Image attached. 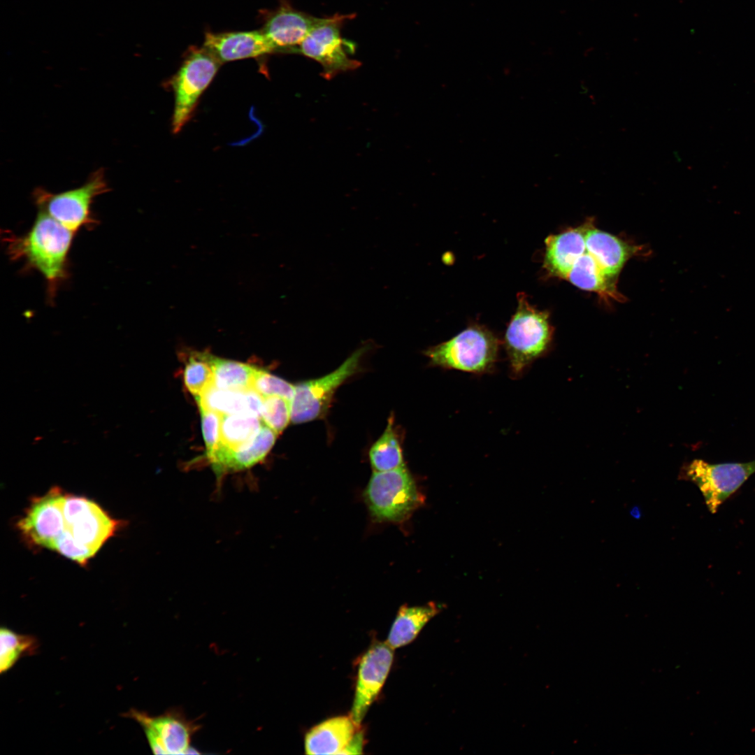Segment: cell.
I'll list each match as a JSON object with an SVG mask.
<instances>
[{"label":"cell","instance_id":"6da1fadb","mask_svg":"<svg viewBox=\"0 0 755 755\" xmlns=\"http://www.w3.org/2000/svg\"><path fill=\"white\" fill-rule=\"evenodd\" d=\"M75 232L38 210L34 224L24 235L6 238V250L14 260H23L29 268L45 278L51 297L67 276L68 254Z\"/></svg>","mask_w":755,"mask_h":755},{"label":"cell","instance_id":"7a4b0ae2","mask_svg":"<svg viewBox=\"0 0 755 755\" xmlns=\"http://www.w3.org/2000/svg\"><path fill=\"white\" fill-rule=\"evenodd\" d=\"M499 341L484 326H468L452 338L428 348L430 363L446 369L483 373L494 367L498 359Z\"/></svg>","mask_w":755,"mask_h":755},{"label":"cell","instance_id":"3957f363","mask_svg":"<svg viewBox=\"0 0 755 755\" xmlns=\"http://www.w3.org/2000/svg\"><path fill=\"white\" fill-rule=\"evenodd\" d=\"M518 301L504 339L510 367L515 375L546 352L552 338L548 314L532 307L522 294Z\"/></svg>","mask_w":755,"mask_h":755},{"label":"cell","instance_id":"277c9868","mask_svg":"<svg viewBox=\"0 0 755 755\" xmlns=\"http://www.w3.org/2000/svg\"><path fill=\"white\" fill-rule=\"evenodd\" d=\"M364 498L375 520L396 523L408 519L422 499L405 466L374 471L364 491Z\"/></svg>","mask_w":755,"mask_h":755},{"label":"cell","instance_id":"5b68a950","mask_svg":"<svg viewBox=\"0 0 755 755\" xmlns=\"http://www.w3.org/2000/svg\"><path fill=\"white\" fill-rule=\"evenodd\" d=\"M355 14H338L322 17L306 36L296 50L318 62L322 67V76L331 79L338 73L357 69L359 61L352 59L356 45L343 38L341 29L344 23Z\"/></svg>","mask_w":755,"mask_h":755},{"label":"cell","instance_id":"8992f818","mask_svg":"<svg viewBox=\"0 0 755 755\" xmlns=\"http://www.w3.org/2000/svg\"><path fill=\"white\" fill-rule=\"evenodd\" d=\"M222 62L203 46H191L171 79L175 95L172 130L179 132L190 119L199 97L210 85Z\"/></svg>","mask_w":755,"mask_h":755},{"label":"cell","instance_id":"52a82bcc","mask_svg":"<svg viewBox=\"0 0 755 755\" xmlns=\"http://www.w3.org/2000/svg\"><path fill=\"white\" fill-rule=\"evenodd\" d=\"M108 191L104 171L99 168L79 187L56 194L39 187L34 190V199L40 210L76 232L83 226L96 224L92 204L96 197Z\"/></svg>","mask_w":755,"mask_h":755},{"label":"cell","instance_id":"ba28073f","mask_svg":"<svg viewBox=\"0 0 755 755\" xmlns=\"http://www.w3.org/2000/svg\"><path fill=\"white\" fill-rule=\"evenodd\" d=\"M369 347L364 345L356 350L331 373L294 385V394L290 403L292 422L301 424L324 417L336 391L358 371L361 358Z\"/></svg>","mask_w":755,"mask_h":755},{"label":"cell","instance_id":"9c48e42d","mask_svg":"<svg viewBox=\"0 0 755 755\" xmlns=\"http://www.w3.org/2000/svg\"><path fill=\"white\" fill-rule=\"evenodd\" d=\"M755 473V460L745 463H710L701 459L692 461L686 475L702 493L712 513Z\"/></svg>","mask_w":755,"mask_h":755},{"label":"cell","instance_id":"30bf717a","mask_svg":"<svg viewBox=\"0 0 755 755\" xmlns=\"http://www.w3.org/2000/svg\"><path fill=\"white\" fill-rule=\"evenodd\" d=\"M64 531L94 554L112 537L120 522L110 517L98 504L85 497L66 495Z\"/></svg>","mask_w":755,"mask_h":755},{"label":"cell","instance_id":"8fae6325","mask_svg":"<svg viewBox=\"0 0 755 755\" xmlns=\"http://www.w3.org/2000/svg\"><path fill=\"white\" fill-rule=\"evenodd\" d=\"M394 649L386 642H375L359 662L357 680L350 717L360 725L370 706L378 697L391 669Z\"/></svg>","mask_w":755,"mask_h":755},{"label":"cell","instance_id":"7c38bea8","mask_svg":"<svg viewBox=\"0 0 755 755\" xmlns=\"http://www.w3.org/2000/svg\"><path fill=\"white\" fill-rule=\"evenodd\" d=\"M65 496L61 489L55 487L34 499L17 524L30 542L54 550L56 541L64 531Z\"/></svg>","mask_w":755,"mask_h":755},{"label":"cell","instance_id":"4fadbf2b","mask_svg":"<svg viewBox=\"0 0 755 755\" xmlns=\"http://www.w3.org/2000/svg\"><path fill=\"white\" fill-rule=\"evenodd\" d=\"M130 716L143 728L155 754H185L190 747L192 736L199 728L179 710L168 711L157 717L132 710Z\"/></svg>","mask_w":755,"mask_h":755},{"label":"cell","instance_id":"5bb4252c","mask_svg":"<svg viewBox=\"0 0 755 755\" xmlns=\"http://www.w3.org/2000/svg\"><path fill=\"white\" fill-rule=\"evenodd\" d=\"M263 34L275 53H295L308 33L322 17H317L294 8L287 0L264 16Z\"/></svg>","mask_w":755,"mask_h":755},{"label":"cell","instance_id":"9a60e30c","mask_svg":"<svg viewBox=\"0 0 755 755\" xmlns=\"http://www.w3.org/2000/svg\"><path fill=\"white\" fill-rule=\"evenodd\" d=\"M203 46L222 63L275 53L261 30L205 34Z\"/></svg>","mask_w":755,"mask_h":755},{"label":"cell","instance_id":"2e32d148","mask_svg":"<svg viewBox=\"0 0 755 755\" xmlns=\"http://www.w3.org/2000/svg\"><path fill=\"white\" fill-rule=\"evenodd\" d=\"M278 435L264 424L255 438L233 452L217 451L207 459L215 475L248 469L262 461L273 447Z\"/></svg>","mask_w":755,"mask_h":755},{"label":"cell","instance_id":"e0dca14e","mask_svg":"<svg viewBox=\"0 0 755 755\" xmlns=\"http://www.w3.org/2000/svg\"><path fill=\"white\" fill-rule=\"evenodd\" d=\"M359 727L350 716L329 718L310 728L305 735L307 754H341Z\"/></svg>","mask_w":755,"mask_h":755},{"label":"cell","instance_id":"ac0fdd59","mask_svg":"<svg viewBox=\"0 0 755 755\" xmlns=\"http://www.w3.org/2000/svg\"><path fill=\"white\" fill-rule=\"evenodd\" d=\"M584 240L587 250L598 261L607 276L614 281L626 261L638 250L589 222L584 224Z\"/></svg>","mask_w":755,"mask_h":755},{"label":"cell","instance_id":"d6986e66","mask_svg":"<svg viewBox=\"0 0 755 755\" xmlns=\"http://www.w3.org/2000/svg\"><path fill=\"white\" fill-rule=\"evenodd\" d=\"M196 400L199 406L222 415L248 413L261 418L263 397L253 389H222L213 384L196 397Z\"/></svg>","mask_w":755,"mask_h":755},{"label":"cell","instance_id":"ffe728a7","mask_svg":"<svg viewBox=\"0 0 755 755\" xmlns=\"http://www.w3.org/2000/svg\"><path fill=\"white\" fill-rule=\"evenodd\" d=\"M441 610L442 606L434 602L418 606L401 605L386 642L394 649L410 644Z\"/></svg>","mask_w":755,"mask_h":755},{"label":"cell","instance_id":"44dd1931","mask_svg":"<svg viewBox=\"0 0 755 755\" xmlns=\"http://www.w3.org/2000/svg\"><path fill=\"white\" fill-rule=\"evenodd\" d=\"M263 424L259 417L248 413L222 415L221 444L215 452L239 450L255 438Z\"/></svg>","mask_w":755,"mask_h":755},{"label":"cell","instance_id":"7402d4cb","mask_svg":"<svg viewBox=\"0 0 755 755\" xmlns=\"http://www.w3.org/2000/svg\"><path fill=\"white\" fill-rule=\"evenodd\" d=\"M213 373V384L222 389H252L257 368L238 361L216 357L209 354Z\"/></svg>","mask_w":755,"mask_h":755},{"label":"cell","instance_id":"603a6c76","mask_svg":"<svg viewBox=\"0 0 755 755\" xmlns=\"http://www.w3.org/2000/svg\"><path fill=\"white\" fill-rule=\"evenodd\" d=\"M368 455L374 471H387L404 466L403 452L394 429L392 415L389 418L383 433L371 446Z\"/></svg>","mask_w":755,"mask_h":755},{"label":"cell","instance_id":"cb8c5ba5","mask_svg":"<svg viewBox=\"0 0 755 755\" xmlns=\"http://www.w3.org/2000/svg\"><path fill=\"white\" fill-rule=\"evenodd\" d=\"M35 638L17 633L7 628L0 631V672L9 670L24 655L33 654L38 648Z\"/></svg>","mask_w":755,"mask_h":755},{"label":"cell","instance_id":"d4e9b609","mask_svg":"<svg viewBox=\"0 0 755 755\" xmlns=\"http://www.w3.org/2000/svg\"><path fill=\"white\" fill-rule=\"evenodd\" d=\"M184 382L188 391L196 397L213 384V373L206 352H192L184 369Z\"/></svg>","mask_w":755,"mask_h":755},{"label":"cell","instance_id":"484cf974","mask_svg":"<svg viewBox=\"0 0 755 755\" xmlns=\"http://www.w3.org/2000/svg\"><path fill=\"white\" fill-rule=\"evenodd\" d=\"M290 401L278 396L263 397L261 419L263 423L274 431L281 433L291 421Z\"/></svg>","mask_w":755,"mask_h":755},{"label":"cell","instance_id":"4316f807","mask_svg":"<svg viewBox=\"0 0 755 755\" xmlns=\"http://www.w3.org/2000/svg\"><path fill=\"white\" fill-rule=\"evenodd\" d=\"M252 389L262 397L278 396L291 402L294 394L295 387L287 381L264 370L256 368L252 382Z\"/></svg>","mask_w":755,"mask_h":755},{"label":"cell","instance_id":"83f0119b","mask_svg":"<svg viewBox=\"0 0 755 755\" xmlns=\"http://www.w3.org/2000/svg\"><path fill=\"white\" fill-rule=\"evenodd\" d=\"M201 416V426L204 442L206 447V457L213 454L221 444V421L222 415L199 406Z\"/></svg>","mask_w":755,"mask_h":755},{"label":"cell","instance_id":"f1b7e54d","mask_svg":"<svg viewBox=\"0 0 755 755\" xmlns=\"http://www.w3.org/2000/svg\"><path fill=\"white\" fill-rule=\"evenodd\" d=\"M364 747L363 732L357 731L348 745L342 752L341 754H362Z\"/></svg>","mask_w":755,"mask_h":755}]
</instances>
